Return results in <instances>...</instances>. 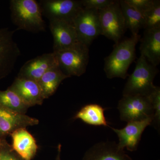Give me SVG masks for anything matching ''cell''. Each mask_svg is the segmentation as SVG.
Returning a JSON list of instances; mask_svg holds the SVG:
<instances>
[{
	"label": "cell",
	"instance_id": "cell-1",
	"mask_svg": "<svg viewBox=\"0 0 160 160\" xmlns=\"http://www.w3.org/2000/svg\"><path fill=\"white\" fill-rule=\"evenodd\" d=\"M141 38L140 35H132L115 44L111 53L105 58L104 69L107 78L128 77L129 67L136 58V46Z\"/></svg>",
	"mask_w": 160,
	"mask_h": 160
},
{
	"label": "cell",
	"instance_id": "cell-2",
	"mask_svg": "<svg viewBox=\"0 0 160 160\" xmlns=\"http://www.w3.org/2000/svg\"><path fill=\"white\" fill-rule=\"evenodd\" d=\"M11 21L17 28L38 33L46 30L38 2L35 0H11L9 1Z\"/></svg>",
	"mask_w": 160,
	"mask_h": 160
},
{
	"label": "cell",
	"instance_id": "cell-3",
	"mask_svg": "<svg viewBox=\"0 0 160 160\" xmlns=\"http://www.w3.org/2000/svg\"><path fill=\"white\" fill-rule=\"evenodd\" d=\"M159 72L157 67L152 65L141 55L134 71L129 76L122 92L123 96L142 95L149 96L156 86L153 81Z\"/></svg>",
	"mask_w": 160,
	"mask_h": 160
},
{
	"label": "cell",
	"instance_id": "cell-4",
	"mask_svg": "<svg viewBox=\"0 0 160 160\" xmlns=\"http://www.w3.org/2000/svg\"><path fill=\"white\" fill-rule=\"evenodd\" d=\"M60 69L68 77H80L86 72L89 61L88 46L79 42L71 48L53 52Z\"/></svg>",
	"mask_w": 160,
	"mask_h": 160
},
{
	"label": "cell",
	"instance_id": "cell-5",
	"mask_svg": "<svg viewBox=\"0 0 160 160\" xmlns=\"http://www.w3.org/2000/svg\"><path fill=\"white\" fill-rule=\"evenodd\" d=\"M99 15L102 35L115 44L119 42L127 30L119 1H114L108 7L99 10Z\"/></svg>",
	"mask_w": 160,
	"mask_h": 160
},
{
	"label": "cell",
	"instance_id": "cell-6",
	"mask_svg": "<svg viewBox=\"0 0 160 160\" xmlns=\"http://www.w3.org/2000/svg\"><path fill=\"white\" fill-rule=\"evenodd\" d=\"M118 108L120 119L127 123L154 116V110L149 96H123L119 101Z\"/></svg>",
	"mask_w": 160,
	"mask_h": 160
},
{
	"label": "cell",
	"instance_id": "cell-7",
	"mask_svg": "<svg viewBox=\"0 0 160 160\" xmlns=\"http://www.w3.org/2000/svg\"><path fill=\"white\" fill-rule=\"evenodd\" d=\"M72 24L79 42L88 47L102 35L98 10L83 7L75 18Z\"/></svg>",
	"mask_w": 160,
	"mask_h": 160
},
{
	"label": "cell",
	"instance_id": "cell-8",
	"mask_svg": "<svg viewBox=\"0 0 160 160\" xmlns=\"http://www.w3.org/2000/svg\"><path fill=\"white\" fill-rule=\"evenodd\" d=\"M38 2L43 17L49 21H62L72 24L83 8L81 1L76 0H41Z\"/></svg>",
	"mask_w": 160,
	"mask_h": 160
},
{
	"label": "cell",
	"instance_id": "cell-9",
	"mask_svg": "<svg viewBox=\"0 0 160 160\" xmlns=\"http://www.w3.org/2000/svg\"><path fill=\"white\" fill-rule=\"evenodd\" d=\"M16 30L0 29V80L11 73L21 55L19 47L13 38Z\"/></svg>",
	"mask_w": 160,
	"mask_h": 160
},
{
	"label": "cell",
	"instance_id": "cell-10",
	"mask_svg": "<svg viewBox=\"0 0 160 160\" xmlns=\"http://www.w3.org/2000/svg\"><path fill=\"white\" fill-rule=\"evenodd\" d=\"M153 119V117H149L142 121L129 122L122 129L111 128L118 137V147L131 152L136 151L143 132L151 125Z\"/></svg>",
	"mask_w": 160,
	"mask_h": 160
},
{
	"label": "cell",
	"instance_id": "cell-11",
	"mask_svg": "<svg viewBox=\"0 0 160 160\" xmlns=\"http://www.w3.org/2000/svg\"><path fill=\"white\" fill-rule=\"evenodd\" d=\"M49 22L53 39V52L69 49L79 42L73 24L62 21Z\"/></svg>",
	"mask_w": 160,
	"mask_h": 160
},
{
	"label": "cell",
	"instance_id": "cell-12",
	"mask_svg": "<svg viewBox=\"0 0 160 160\" xmlns=\"http://www.w3.org/2000/svg\"><path fill=\"white\" fill-rule=\"evenodd\" d=\"M38 123V119L10 111L0 105V140L6 138L17 129Z\"/></svg>",
	"mask_w": 160,
	"mask_h": 160
},
{
	"label": "cell",
	"instance_id": "cell-13",
	"mask_svg": "<svg viewBox=\"0 0 160 160\" xmlns=\"http://www.w3.org/2000/svg\"><path fill=\"white\" fill-rule=\"evenodd\" d=\"M57 64L53 52L44 53L26 62L20 69L17 77L38 82L46 72Z\"/></svg>",
	"mask_w": 160,
	"mask_h": 160
},
{
	"label": "cell",
	"instance_id": "cell-14",
	"mask_svg": "<svg viewBox=\"0 0 160 160\" xmlns=\"http://www.w3.org/2000/svg\"><path fill=\"white\" fill-rule=\"evenodd\" d=\"M9 88L15 92L29 108L42 105L45 100L37 81L16 77Z\"/></svg>",
	"mask_w": 160,
	"mask_h": 160
},
{
	"label": "cell",
	"instance_id": "cell-15",
	"mask_svg": "<svg viewBox=\"0 0 160 160\" xmlns=\"http://www.w3.org/2000/svg\"><path fill=\"white\" fill-rule=\"evenodd\" d=\"M83 160H133L113 142H100L85 152Z\"/></svg>",
	"mask_w": 160,
	"mask_h": 160
},
{
	"label": "cell",
	"instance_id": "cell-16",
	"mask_svg": "<svg viewBox=\"0 0 160 160\" xmlns=\"http://www.w3.org/2000/svg\"><path fill=\"white\" fill-rule=\"evenodd\" d=\"M140 41L141 55L157 67L160 63V27L145 29Z\"/></svg>",
	"mask_w": 160,
	"mask_h": 160
},
{
	"label": "cell",
	"instance_id": "cell-17",
	"mask_svg": "<svg viewBox=\"0 0 160 160\" xmlns=\"http://www.w3.org/2000/svg\"><path fill=\"white\" fill-rule=\"evenodd\" d=\"M12 149L26 160H31L37 152L38 146L32 135L26 128H20L11 134Z\"/></svg>",
	"mask_w": 160,
	"mask_h": 160
},
{
	"label": "cell",
	"instance_id": "cell-18",
	"mask_svg": "<svg viewBox=\"0 0 160 160\" xmlns=\"http://www.w3.org/2000/svg\"><path fill=\"white\" fill-rule=\"evenodd\" d=\"M68 78L61 70L58 64L46 72L38 82L44 99L54 94L61 83Z\"/></svg>",
	"mask_w": 160,
	"mask_h": 160
},
{
	"label": "cell",
	"instance_id": "cell-19",
	"mask_svg": "<svg viewBox=\"0 0 160 160\" xmlns=\"http://www.w3.org/2000/svg\"><path fill=\"white\" fill-rule=\"evenodd\" d=\"M105 109L99 105L89 104L83 106L75 116L84 122L95 126H109L104 114Z\"/></svg>",
	"mask_w": 160,
	"mask_h": 160
},
{
	"label": "cell",
	"instance_id": "cell-20",
	"mask_svg": "<svg viewBox=\"0 0 160 160\" xmlns=\"http://www.w3.org/2000/svg\"><path fill=\"white\" fill-rule=\"evenodd\" d=\"M119 3L126 28L130 30L132 35L138 34L140 29L145 28L144 15L129 6L125 0H120Z\"/></svg>",
	"mask_w": 160,
	"mask_h": 160
},
{
	"label": "cell",
	"instance_id": "cell-21",
	"mask_svg": "<svg viewBox=\"0 0 160 160\" xmlns=\"http://www.w3.org/2000/svg\"><path fill=\"white\" fill-rule=\"evenodd\" d=\"M0 105L6 109L20 114H26L29 107L15 92L9 87L0 90Z\"/></svg>",
	"mask_w": 160,
	"mask_h": 160
},
{
	"label": "cell",
	"instance_id": "cell-22",
	"mask_svg": "<svg viewBox=\"0 0 160 160\" xmlns=\"http://www.w3.org/2000/svg\"><path fill=\"white\" fill-rule=\"evenodd\" d=\"M145 20L144 29L160 27V1L155 0L154 5L143 14Z\"/></svg>",
	"mask_w": 160,
	"mask_h": 160
},
{
	"label": "cell",
	"instance_id": "cell-23",
	"mask_svg": "<svg viewBox=\"0 0 160 160\" xmlns=\"http://www.w3.org/2000/svg\"><path fill=\"white\" fill-rule=\"evenodd\" d=\"M154 110V116L152 124L157 129L160 128V88L156 87L154 91L149 96Z\"/></svg>",
	"mask_w": 160,
	"mask_h": 160
},
{
	"label": "cell",
	"instance_id": "cell-24",
	"mask_svg": "<svg viewBox=\"0 0 160 160\" xmlns=\"http://www.w3.org/2000/svg\"><path fill=\"white\" fill-rule=\"evenodd\" d=\"M0 160H26L12 149L6 138L0 140Z\"/></svg>",
	"mask_w": 160,
	"mask_h": 160
},
{
	"label": "cell",
	"instance_id": "cell-25",
	"mask_svg": "<svg viewBox=\"0 0 160 160\" xmlns=\"http://www.w3.org/2000/svg\"><path fill=\"white\" fill-rule=\"evenodd\" d=\"M127 4L143 15L154 5L155 0H125Z\"/></svg>",
	"mask_w": 160,
	"mask_h": 160
},
{
	"label": "cell",
	"instance_id": "cell-26",
	"mask_svg": "<svg viewBox=\"0 0 160 160\" xmlns=\"http://www.w3.org/2000/svg\"><path fill=\"white\" fill-rule=\"evenodd\" d=\"M83 7L87 9L98 10L105 9L111 5L113 0H81Z\"/></svg>",
	"mask_w": 160,
	"mask_h": 160
},
{
	"label": "cell",
	"instance_id": "cell-27",
	"mask_svg": "<svg viewBox=\"0 0 160 160\" xmlns=\"http://www.w3.org/2000/svg\"><path fill=\"white\" fill-rule=\"evenodd\" d=\"M61 148H62V146L61 144H59L58 147V155L57 156L55 160H61L60 155H61Z\"/></svg>",
	"mask_w": 160,
	"mask_h": 160
}]
</instances>
